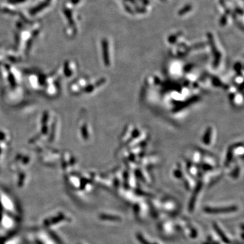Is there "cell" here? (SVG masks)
<instances>
[{"label": "cell", "instance_id": "cell-1", "mask_svg": "<svg viewBox=\"0 0 244 244\" xmlns=\"http://www.w3.org/2000/svg\"><path fill=\"white\" fill-rule=\"evenodd\" d=\"M234 210V208H206L205 211L209 213H224L229 212Z\"/></svg>", "mask_w": 244, "mask_h": 244}]
</instances>
